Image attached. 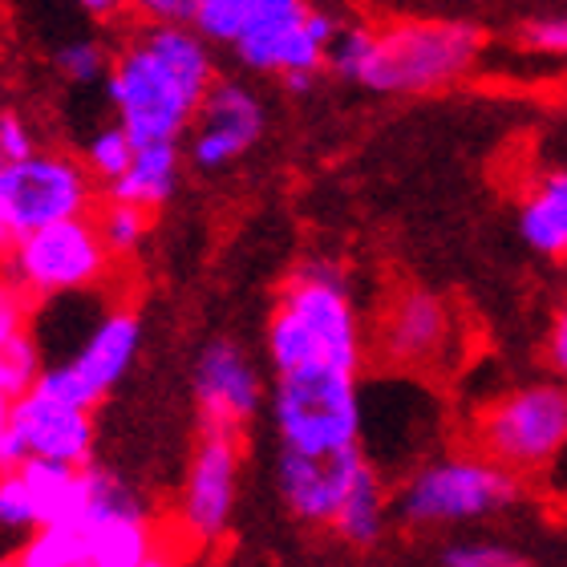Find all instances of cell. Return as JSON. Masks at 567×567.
<instances>
[{"label":"cell","mask_w":567,"mask_h":567,"mask_svg":"<svg viewBox=\"0 0 567 567\" xmlns=\"http://www.w3.org/2000/svg\"><path fill=\"white\" fill-rule=\"evenodd\" d=\"M178 178H183V146H178V138H154L138 142L134 163L102 190L110 199H126L146 207V212H158V207L175 199Z\"/></svg>","instance_id":"obj_19"},{"label":"cell","mask_w":567,"mask_h":567,"mask_svg":"<svg viewBox=\"0 0 567 567\" xmlns=\"http://www.w3.org/2000/svg\"><path fill=\"white\" fill-rule=\"evenodd\" d=\"M272 425L284 450L332 454L361 446L365 405L357 390V369L308 365L276 373Z\"/></svg>","instance_id":"obj_6"},{"label":"cell","mask_w":567,"mask_h":567,"mask_svg":"<svg viewBox=\"0 0 567 567\" xmlns=\"http://www.w3.org/2000/svg\"><path fill=\"white\" fill-rule=\"evenodd\" d=\"M190 142H187V158L195 171L212 175V171H224L236 158L260 142L264 134V106L260 97L251 94L244 82H227V78H215V85L207 90V97L195 110V122H190Z\"/></svg>","instance_id":"obj_14"},{"label":"cell","mask_w":567,"mask_h":567,"mask_svg":"<svg viewBox=\"0 0 567 567\" xmlns=\"http://www.w3.org/2000/svg\"><path fill=\"white\" fill-rule=\"evenodd\" d=\"M134 154H138V138H134L118 118L106 122V126H97L82 146V163L90 166V175L106 187L114 178L134 163Z\"/></svg>","instance_id":"obj_23"},{"label":"cell","mask_w":567,"mask_h":567,"mask_svg":"<svg viewBox=\"0 0 567 567\" xmlns=\"http://www.w3.org/2000/svg\"><path fill=\"white\" fill-rule=\"evenodd\" d=\"M369 45H373V29L369 24H337L324 70L344 78V82H361V70H365L369 61Z\"/></svg>","instance_id":"obj_27"},{"label":"cell","mask_w":567,"mask_h":567,"mask_svg":"<svg viewBox=\"0 0 567 567\" xmlns=\"http://www.w3.org/2000/svg\"><path fill=\"white\" fill-rule=\"evenodd\" d=\"M190 393L199 405L203 430H224L239 434L256 417L264 398L260 373L251 365V357L236 341H207L199 349L195 373H190Z\"/></svg>","instance_id":"obj_17"},{"label":"cell","mask_w":567,"mask_h":567,"mask_svg":"<svg viewBox=\"0 0 567 567\" xmlns=\"http://www.w3.org/2000/svg\"><path fill=\"white\" fill-rule=\"evenodd\" d=\"M212 85V41L195 24H146L114 53L102 90L114 118L138 142H154L183 138Z\"/></svg>","instance_id":"obj_1"},{"label":"cell","mask_w":567,"mask_h":567,"mask_svg":"<svg viewBox=\"0 0 567 567\" xmlns=\"http://www.w3.org/2000/svg\"><path fill=\"white\" fill-rule=\"evenodd\" d=\"M4 248H9V256H4L9 284L33 305L53 300V296L94 292L110 276V264L118 260L97 231L94 212L29 231Z\"/></svg>","instance_id":"obj_7"},{"label":"cell","mask_w":567,"mask_h":567,"mask_svg":"<svg viewBox=\"0 0 567 567\" xmlns=\"http://www.w3.org/2000/svg\"><path fill=\"white\" fill-rule=\"evenodd\" d=\"M37 151H41V146H37L33 126L24 122V114L4 110V114H0V163H17V158H29V154H37Z\"/></svg>","instance_id":"obj_29"},{"label":"cell","mask_w":567,"mask_h":567,"mask_svg":"<svg viewBox=\"0 0 567 567\" xmlns=\"http://www.w3.org/2000/svg\"><path fill=\"white\" fill-rule=\"evenodd\" d=\"M483 53V33L466 21H393L373 29L361 82L373 94H434L462 82Z\"/></svg>","instance_id":"obj_4"},{"label":"cell","mask_w":567,"mask_h":567,"mask_svg":"<svg viewBox=\"0 0 567 567\" xmlns=\"http://www.w3.org/2000/svg\"><path fill=\"white\" fill-rule=\"evenodd\" d=\"M90 491V466L58 458H24L0 478V523L17 535L78 515Z\"/></svg>","instance_id":"obj_13"},{"label":"cell","mask_w":567,"mask_h":567,"mask_svg":"<svg viewBox=\"0 0 567 567\" xmlns=\"http://www.w3.org/2000/svg\"><path fill=\"white\" fill-rule=\"evenodd\" d=\"M94 224L102 231V239H106V248L122 260V256H134L142 248V239L151 231V212L138 207V203L110 199L106 195V203L94 207Z\"/></svg>","instance_id":"obj_24"},{"label":"cell","mask_w":567,"mask_h":567,"mask_svg":"<svg viewBox=\"0 0 567 567\" xmlns=\"http://www.w3.org/2000/svg\"><path fill=\"white\" fill-rule=\"evenodd\" d=\"M519 236L547 260H567V171H547L519 207Z\"/></svg>","instance_id":"obj_21"},{"label":"cell","mask_w":567,"mask_h":567,"mask_svg":"<svg viewBox=\"0 0 567 567\" xmlns=\"http://www.w3.org/2000/svg\"><path fill=\"white\" fill-rule=\"evenodd\" d=\"M523 45L547 58H567V17H547V21H532L519 37Z\"/></svg>","instance_id":"obj_31"},{"label":"cell","mask_w":567,"mask_h":567,"mask_svg":"<svg viewBox=\"0 0 567 567\" xmlns=\"http://www.w3.org/2000/svg\"><path fill=\"white\" fill-rule=\"evenodd\" d=\"M70 4L82 9L85 17H97V21H110V17L126 12V0H70Z\"/></svg>","instance_id":"obj_33"},{"label":"cell","mask_w":567,"mask_h":567,"mask_svg":"<svg viewBox=\"0 0 567 567\" xmlns=\"http://www.w3.org/2000/svg\"><path fill=\"white\" fill-rule=\"evenodd\" d=\"M369 462L365 446L332 450V454H305V450H284L276 462V491L296 523L305 527H332L337 511L361 466Z\"/></svg>","instance_id":"obj_15"},{"label":"cell","mask_w":567,"mask_h":567,"mask_svg":"<svg viewBox=\"0 0 567 567\" xmlns=\"http://www.w3.org/2000/svg\"><path fill=\"white\" fill-rule=\"evenodd\" d=\"M268 357L276 373L337 365L361 373V324L341 272L332 264H305L276 296L268 317Z\"/></svg>","instance_id":"obj_3"},{"label":"cell","mask_w":567,"mask_h":567,"mask_svg":"<svg viewBox=\"0 0 567 567\" xmlns=\"http://www.w3.org/2000/svg\"><path fill=\"white\" fill-rule=\"evenodd\" d=\"M390 491L381 483V471L373 462L361 466V474L353 478L349 486V495H344L341 511H337V519H332L329 532L341 539L344 547H353V551H369V547L381 544V535H385V523H390Z\"/></svg>","instance_id":"obj_20"},{"label":"cell","mask_w":567,"mask_h":567,"mask_svg":"<svg viewBox=\"0 0 567 567\" xmlns=\"http://www.w3.org/2000/svg\"><path fill=\"white\" fill-rule=\"evenodd\" d=\"M523 474L507 471L503 462L478 454L442 458L417 466L393 495V511L405 527L430 532V527H458V523L491 519L515 507L523 495Z\"/></svg>","instance_id":"obj_5"},{"label":"cell","mask_w":567,"mask_h":567,"mask_svg":"<svg viewBox=\"0 0 567 567\" xmlns=\"http://www.w3.org/2000/svg\"><path fill=\"white\" fill-rule=\"evenodd\" d=\"M142 344V320L134 308H110L85 337V344L65 361L45 365L37 390L65 398V402L90 405L94 410L126 373H131L134 357Z\"/></svg>","instance_id":"obj_11"},{"label":"cell","mask_w":567,"mask_h":567,"mask_svg":"<svg viewBox=\"0 0 567 567\" xmlns=\"http://www.w3.org/2000/svg\"><path fill=\"white\" fill-rule=\"evenodd\" d=\"M239 491V434L203 430L199 446L190 454L183 495H178V532L190 544L212 547L224 539L236 515Z\"/></svg>","instance_id":"obj_12"},{"label":"cell","mask_w":567,"mask_h":567,"mask_svg":"<svg viewBox=\"0 0 567 567\" xmlns=\"http://www.w3.org/2000/svg\"><path fill=\"white\" fill-rule=\"evenodd\" d=\"M312 82H317V73H284L280 78V85L288 90V94H308Z\"/></svg>","instance_id":"obj_34"},{"label":"cell","mask_w":567,"mask_h":567,"mask_svg":"<svg viewBox=\"0 0 567 567\" xmlns=\"http://www.w3.org/2000/svg\"><path fill=\"white\" fill-rule=\"evenodd\" d=\"M547 369L567 381V308H559L547 329Z\"/></svg>","instance_id":"obj_32"},{"label":"cell","mask_w":567,"mask_h":567,"mask_svg":"<svg viewBox=\"0 0 567 567\" xmlns=\"http://www.w3.org/2000/svg\"><path fill=\"white\" fill-rule=\"evenodd\" d=\"M0 425H9L21 442L24 458H58L73 466L94 462V414L90 405L65 402L45 390H29L4 402Z\"/></svg>","instance_id":"obj_16"},{"label":"cell","mask_w":567,"mask_h":567,"mask_svg":"<svg viewBox=\"0 0 567 567\" xmlns=\"http://www.w3.org/2000/svg\"><path fill=\"white\" fill-rule=\"evenodd\" d=\"M17 567H151L158 527L131 483L90 462V491L78 515L37 527L21 539Z\"/></svg>","instance_id":"obj_2"},{"label":"cell","mask_w":567,"mask_h":567,"mask_svg":"<svg viewBox=\"0 0 567 567\" xmlns=\"http://www.w3.org/2000/svg\"><path fill=\"white\" fill-rule=\"evenodd\" d=\"M474 442L515 474L547 471L567 450V381H532L486 405Z\"/></svg>","instance_id":"obj_8"},{"label":"cell","mask_w":567,"mask_h":567,"mask_svg":"<svg viewBox=\"0 0 567 567\" xmlns=\"http://www.w3.org/2000/svg\"><path fill=\"white\" fill-rule=\"evenodd\" d=\"M454 320L442 296L425 288H405L393 296L378 329V353L393 369H425L446 353Z\"/></svg>","instance_id":"obj_18"},{"label":"cell","mask_w":567,"mask_h":567,"mask_svg":"<svg viewBox=\"0 0 567 567\" xmlns=\"http://www.w3.org/2000/svg\"><path fill=\"white\" fill-rule=\"evenodd\" d=\"M332 33L337 21L329 12L308 9L305 0H264L231 53L251 73H320Z\"/></svg>","instance_id":"obj_10"},{"label":"cell","mask_w":567,"mask_h":567,"mask_svg":"<svg viewBox=\"0 0 567 567\" xmlns=\"http://www.w3.org/2000/svg\"><path fill=\"white\" fill-rule=\"evenodd\" d=\"M437 559H442L446 567H523L527 564L519 551H511V547H503V544H491V539L450 544Z\"/></svg>","instance_id":"obj_28"},{"label":"cell","mask_w":567,"mask_h":567,"mask_svg":"<svg viewBox=\"0 0 567 567\" xmlns=\"http://www.w3.org/2000/svg\"><path fill=\"white\" fill-rule=\"evenodd\" d=\"M45 349L37 341L33 324L12 337H0V402H12L21 393L37 390V381L45 373Z\"/></svg>","instance_id":"obj_22"},{"label":"cell","mask_w":567,"mask_h":567,"mask_svg":"<svg viewBox=\"0 0 567 567\" xmlns=\"http://www.w3.org/2000/svg\"><path fill=\"white\" fill-rule=\"evenodd\" d=\"M126 12L146 24H190L195 0H126Z\"/></svg>","instance_id":"obj_30"},{"label":"cell","mask_w":567,"mask_h":567,"mask_svg":"<svg viewBox=\"0 0 567 567\" xmlns=\"http://www.w3.org/2000/svg\"><path fill=\"white\" fill-rule=\"evenodd\" d=\"M97 178L73 154L37 151L17 163H0V239L29 236L49 224L94 212Z\"/></svg>","instance_id":"obj_9"},{"label":"cell","mask_w":567,"mask_h":567,"mask_svg":"<svg viewBox=\"0 0 567 567\" xmlns=\"http://www.w3.org/2000/svg\"><path fill=\"white\" fill-rule=\"evenodd\" d=\"M264 0H195V29H199L212 45H236L244 29L256 21Z\"/></svg>","instance_id":"obj_25"},{"label":"cell","mask_w":567,"mask_h":567,"mask_svg":"<svg viewBox=\"0 0 567 567\" xmlns=\"http://www.w3.org/2000/svg\"><path fill=\"white\" fill-rule=\"evenodd\" d=\"M110 65H114V58H110L106 45L94 41V37H70V41H61V45L53 49V70L73 85L106 82Z\"/></svg>","instance_id":"obj_26"}]
</instances>
